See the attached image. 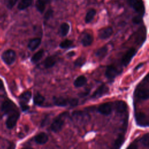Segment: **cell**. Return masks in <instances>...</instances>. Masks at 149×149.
<instances>
[{
  "label": "cell",
  "mask_w": 149,
  "mask_h": 149,
  "mask_svg": "<svg viewBox=\"0 0 149 149\" xmlns=\"http://www.w3.org/2000/svg\"><path fill=\"white\" fill-rule=\"evenodd\" d=\"M116 112L119 114H125L127 112V104L123 101H117L114 103Z\"/></svg>",
  "instance_id": "9a60e30c"
},
{
  "label": "cell",
  "mask_w": 149,
  "mask_h": 149,
  "mask_svg": "<svg viewBox=\"0 0 149 149\" xmlns=\"http://www.w3.org/2000/svg\"><path fill=\"white\" fill-rule=\"evenodd\" d=\"M134 119L136 123L140 127L148 126V117L144 112H139L134 113Z\"/></svg>",
  "instance_id": "8992f818"
},
{
  "label": "cell",
  "mask_w": 149,
  "mask_h": 149,
  "mask_svg": "<svg viewBox=\"0 0 149 149\" xmlns=\"http://www.w3.org/2000/svg\"><path fill=\"white\" fill-rule=\"evenodd\" d=\"M90 88L89 89H87L86 90H85L84 91H83L81 93H80L78 94V95L81 97V98H83V97H84L86 96H87V95L89 94L90 93Z\"/></svg>",
  "instance_id": "e575fe53"
},
{
  "label": "cell",
  "mask_w": 149,
  "mask_h": 149,
  "mask_svg": "<svg viewBox=\"0 0 149 149\" xmlns=\"http://www.w3.org/2000/svg\"><path fill=\"white\" fill-rule=\"evenodd\" d=\"M73 44V41L68 39H66L62 41L59 44V47L62 49H66L69 48Z\"/></svg>",
  "instance_id": "f1b7e54d"
},
{
  "label": "cell",
  "mask_w": 149,
  "mask_h": 149,
  "mask_svg": "<svg viewBox=\"0 0 149 149\" xmlns=\"http://www.w3.org/2000/svg\"><path fill=\"white\" fill-rule=\"evenodd\" d=\"M131 8L137 13V15L143 17L145 14V6L143 0H127Z\"/></svg>",
  "instance_id": "277c9868"
},
{
  "label": "cell",
  "mask_w": 149,
  "mask_h": 149,
  "mask_svg": "<svg viewBox=\"0 0 149 149\" xmlns=\"http://www.w3.org/2000/svg\"><path fill=\"white\" fill-rule=\"evenodd\" d=\"M96 14V10L94 9H90L85 16V22L86 23H90L94 19L95 15Z\"/></svg>",
  "instance_id": "d4e9b609"
},
{
  "label": "cell",
  "mask_w": 149,
  "mask_h": 149,
  "mask_svg": "<svg viewBox=\"0 0 149 149\" xmlns=\"http://www.w3.org/2000/svg\"><path fill=\"white\" fill-rule=\"evenodd\" d=\"M18 0H8L7 2V7L9 9H12Z\"/></svg>",
  "instance_id": "d6a6232c"
},
{
  "label": "cell",
  "mask_w": 149,
  "mask_h": 149,
  "mask_svg": "<svg viewBox=\"0 0 149 149\" xmlns=\"http://www.w3.org/2000/svg\"><path fill=\"white\" fill-rule=\"evenodd\" d=\"M44 51L43 49H40L38 51H37L36 53H35L31 58V62L33 63H37L44 56Z\"/></svg>",
  "instance_id": "603a6c76"
},
{
  "label": "cell",
  "mask_w": 149,
  "mask_h": 149,
  "mask_svg": "<svg viewBox=\"0 0 149 149\" xmlns=\"http://www.w3.org/2000/svg\"><path fill=\"white\" fill-rule=\"evenodd\" d=\"M53 12H53V10H52V9H48V10L45 12V15H44V19L46 20L49 19L52 17V15H53Z\"/></svg>",
  "instance_id": "1f68e13d"
},
{
  "label": "cell",
  "mask_w": 149,
  "mask_h": 149,
  "mask_svg": "<svg viewBox=\"0 0 149 149\" xmlns=\"http://www.w3.org/2000/svg\"><path fill=\"white\" fill-rule=\"evenodd\" d=\"M109 87L106 84H102L93 93L91 98L93 99L99 98L109 93Z\"/></svg>",
  "instance_id": "8fae6325"
},
{
  "label": "cell",
  "mask_w": 149,
  "mask_h": 149,
  "mask_svg": "<svg viewBox=\"0 0 149 149\" xmlns=\"http://www.w3.org/2000/svg\"><path fill=\"white\" fill-rule=\"evenodd\" d=\"M122 69H119L113 65H111L107 66L105 72V76L108 79L112 80L118 75L122 73Z\"/></svg>",
  "instance_id": "52a82bcc"
},
{
  "label": "cell",
  "mask_w": 149,
  "mask_h": 149,
  "mask_svg": "<svg viewBox=\"0 0 149 149\" xmlns=\"http://www.w3.org/2000/svg\"><path fill=\"white\" fill-rule=\"evenodd\" d=\"M31 98V93L27 91L22 94L19 97V104L23 111H27L29 109V106L27 103L29 102Z\"/></svg>",
  "instance_id": "5b68a950"
},
{
  "label": "cell",
  "mask_w": 149,
  "mask_h": 149,
  "mask_svg": "<svg viewBox=\"0 0 149 149\" xmlns=\"http://www.w3.org/2000/svg\"><path fill=\"white\" fill-rule=\"evenodd\" d=\"M3 82H2V81L0 79V89L3 87Z\"/></svg>",
  "instance_id": "f35d334b"
},
{
  "label": "cell",
  "mask_w": 149,
  "mask_h": 149,
  "mask_svg": "<svg viewBox=\"0 0 149 149\" xmlns=\"http://www.w3.org/2000/svg\"><path fill=\"white\" fill-rule=\"evenodd\" d=\"M53 102L56 106L61 107H65L67 106L76 107L78 105L79 100L77 98H67L63 97H54Z\"/></svg>",
  "instance_id": "3957f363"
},
{
  "label": "cell",
  "mask_w": 149,
  "mask_h": 149,
  "mask_svg": "<svg viewBox=\"0 0 149 149\" xmlns=\"http://www.w3.org/2000/svg\"><path fill=\"white\" fill-rule=\"evenodd\" d=\"M143 63H140V64H139L138 65V66L134 69V70H137L139 68H140L141 66H143Z\"/></svg>",
  "instance_id": "74e56055"
},
{
  "label": "cell",
  "mask_w": 149,
  "mask_h": 149,
  "mask_svg": "<svg viewBox=\"0 0 149 149\" xmlns=\"http://www.w3.org/2000/svg\"><path fill=\"white\" fill-rule=\"evenodd\" d=\"M113 34V29L111 27H107L100 29L98 31V37L101 40H105L110 37Z\"/></svg>",
  "instance_id": "5bb4252c"
},
{
  "label": "cell",
  "mask_w": 149,
  "mask_h": 149,
  "mask_svg": "<svg viewBox=\"0 0 149 149\" xmlns=\"http://www.w3.org/2000/svg\"><path fill=\"white\" fill-rule=\"evenodd\" d=\"M137 51L134 48H130L124 54L122 58V63L124 66H127L131 62L133 58L136 54Z\"/></svg>",
  "instance_id": "9c48e42d"
},
{
  "label": "cell",
  "mask_w": 149,
  "mask_h": 149,
  "mask_svg": "<svg viewBox=\"0 0 149 149\" xmlns=\"http://www.w3.org/2000/svg\"><path fill=\"white\" fill-rule=\"evenodd\" d=\"M87 82V79L84 75L79 76L74 81L73 84L76 87H81L86 85Z\"/></svg>",
  "instance_id": "d6986e66"
},
{
  "label": "cell",
  "mask_w": 149,
  "mask_h": 149,
  "mask_svg": "<svg viewBox=\"0 0 149 149\" xmlns=\"http://www.w3.org/2000/svg\"><path fill=\"white\" fill-rule=\"evenodd\" d=\"M1 109L2 112H3L5 114L8 115H9L11 113L17 111L15 104L9 100H5L4 102H3L1 107Z\"/></svg>",
  "instance_id": "7c38bea8"
},
{
  "label": "cell",
  "mask_w": 149,
  "mask_h": 149,
  "mask_svg": "<svg viewBox=\"0 0 149 149\" xmlns=\"http://www.w3.org/2000/svg\"><path fill=\"white\" fill-rule=\"evenodd\" d=\"M74 55H75V52H74V51H70V52H69V53H68V54H67V55H68V56H70V57H72V56H73Z\"/></svg>",
  "instance_id": "8d00e7d4"
},
{
  "label": "cell",
  "mask_w": 149,
  "mask_h": 149,
  "mask_svg": "<svg viewBox=\"0 0 149 149\" xmlns=\"http://www.w3.org/2000/svg\"><path fill=\"white\" fill-rule=\"evenodd\" d=\"M128 148H132V149H136L138 148L137 144H131L130 145H129L127 147Z\"/></svg>",
  "instance_id": "d590c367"
},
{
  "label": "cell",
  "mask_w": 149,
  "mask_h": 149,
  "mask_svg": "<svg viewBox=\"0 0 149 149\" xmlns=\"http://www.w3.org/2000/svg\"><path fill=\"white\" fill-rule=\"evenodd\" d=\"M32 3V0H21L17 5V8L19 10H24L29 7Z\"/></svg>",
  "instance_id": "484cf974"
},
{
  "label": "cell",
  "mask_w": 149,
  "mask_h": 149,
  "mask_svg": "<svg viewBox=\"0 0 149 149\" xmlns=\"http://www.w3.org/2000/svg\"><path fill=\"white\" fill-rule=\"evenodd\" d=\"M142 18H143L142 17H141L139 15H137V16L133 17L132 21L135 24H139L142 21Z\"/></svg>",
  "instance_id": "836d02e7"
},
{
  "label": "cell",
  "mask_w": 149,
  "mask_h": 149,
  "mask_svg": "<svg viewBox=\"0 0 149 149\" xmlns=\"http://www.w3.org/2000/svg\"><path fill=\"white\" fill-rule=\"evenodd\" d=\"M45 101V98L44 96L39 93H37L33 97V102L36 105L41 106Z\"/></svg>",
  "instance_id": "cb8c5ba5"
},
{
  "label": "cell",
  "mask_w": 149,
  "mask_h": 149,
  "mask_svg": "<svg viewBox=\"0 0 149 149\" xmlns=\"http://www.w3.org/2000/svg\"><path fill=\"white\" fill-rule=\"evenodd\" d=\"M16 55L15 52L12 49H8L2 54L3 61L7 65H12L16 60Z\"/></svg>",
  "instance_id": "ba28073f"
},
{
  "label": "cell",
  "mask_w": 149,
  "mask_h": 149,
  "mask_svg": "<svg viewBox=\"0 0 149 149\" xmlns=\"http://www.w3.org/2000/svg\"><path fill=\"white\" fill-rule=\"evenodd\" d=\"M69 29H70V26L69 24L67 23H62L61 26H60V34L62 36H66L69 31Z\"/></svg>",
  "instance_id": "4316f807"
},
{
  "label": "cell",
  "mask_w": 149,
  "mask_h": 149,
  "mask_svg": "<svg viewBox=\"0 0 149 149\" xmlns=\"http://www.w3.org/2000/svg\"><path fill=\"white\" fill-rule=\"evenodd\" d=\"M93 36L88 33H84L83 36L81 40V43L83 47H88L90 46L93 42Z\"/></svg>",
  "instance_id": "e0dca14e"
},
{
  "label": "cell",
  "mask_w": 149,
  "mask_h": 149,
  "mask_svg": "<svg viewBox=\"0 0 149 149\" xmlns=\"http://www.w3.org/2000/svg\"><path fill=\"white\" fill-rule=\"evenodd\" d=\"M125 142V136L122 134H119L116 139L114 143V148H119L122 146Z\"/></svg>",
  "instance_id": "83f0119b"
},
{
  "label": "cell",
  "mask_w": 149,
  "mask_h": 149,
  "mask_svg": "<svg viewBox=\"0 0 149 149\" xmlns=\"http://www.w3.org/2000/svg\"><path fill=\"white\" fill-rule=\"evenodd\" d=\"M112 104L111 102H105L101 104L97 109L98 113L103 115H109L112 111Z\"/></svg>",
  "instance_id": "4fadbf2b"
},
{
  "label": "cell",
  "mask_w": 149,
  "mask_h": 149,
  "mask_svg": "<svg viewBox=\"0 0 149 149\" xmlns=\"http://www.w3.org/2000/svg\"><path fill=\"white\" fill-rule=\"evenodd\" d=\"M140 143L142 144L143 146L144 147L148 148L149 146V135L148 133H146L144 134L140 139Z\"/></svg>",
  "instance_id": "f546056e"
},
{
  "label": "cell",
  "mask_w": 149,
  "mask_h": 149,
  "mask_svg": "<svg viewBox=\"0 0 149 149\" xmlns=\"http://www.w3.org/2000/svg\"><path fill=\"white\" fill-rule=\"evenodd\" d=\"M108 47L105 45L98 49L95 52V55L96 57H97L100 59H102L107 56V55L108 54Z\"/></svg>",
  "instance_id": "44dd1931"
},
{
  "label": "cell",
  "mask_w": 149,
  "mask_h": 149,
  "mask_svg": "<svg viewBox=\"0 0 149 149\" xmlns=\"http://www.w3.org/2000/svg\"><path fill=\"white\" fill-rule=\"evenodd\" d=\"M41 40L40 38H34L30 40L28 44V48L30 51H34L36 50L41 44Z\"/></svg>",
  "instance_id": "ac0fdd59"
},
{
  "label": "cell",
  "mask_w": 149,
  "mask_h": 149,
  "mask_svg": "<svg viewBox=\"0 0 149 149\" xmlns=\"http://www.w3.org/2000/svg\"><path fill=\"white\" fill-rule=\"evenodd\" d=\"M48 140V136L45 132H40L34 137V141L37 144H44Z\"/></svg>",
  "instance_id": "2e32d148"
},
{
  "label": "cell",
  "mask_w": 149,
  "mask_h": 149,
  "mask_svg": "<svg viewBox=\"0 0 149 149\" xmlns=\"http://www.w3.org/2000/svg\"><path fill=\"white\" fill-rule=\"evenodd\" d=\"M51 0H37L36 3V9L41 13H43L45 9L46 5H47Z\"/></svg>",
  "instance_id": "7402d4cb"
},
{
  "label": "cell",
  "mask_w": 149,
  "mask_h": 149,
  "mask_svg": "<svg viewBox=\"0 0 149 149\" xmlns=\"http://www.w3.org/2000/svg\"><path fill=\"white\" fill-rule=\"evenodd\" d=\"M69 113L68 112H63L59 114L52 121L51 124L50 129L51 131L54 133H58L60 132L63 127L65 120L66 117L68 116Z\"/></svg>",
  "instance_id": "7a4b0ae2"
},
{
  "label": "cell",
  "mask_w": 149,
  "mask_h": 149,
  "mask_svg": "<svg viewBox=\"0 0 149 149\" xmlns=\"http://www.w3.org/2000/svg\"><path fill=\"white\" fill-rule=\"evenodd\" d=\"M56 62V61L54 56H48L44 61L43 66L46 69L51 68L55 65Z\"/></svg>",
  "instance_id": "ffe728a7"
},
{
  "label": "cell",
  "mask_w": 149,
  "mask_h": 149,
  "mask_svg": "<svg viewBox=\"0 0 149 149\" xmlns=\"http://www.w3.org/2000/svg\"><path fill=\"white\" fill-rule=\"evenodd\" d=\"M85 62H86V58L84 56H81L76 59L75 62H74V65L75 66L81 67L83 65H84Z\"/></svg>",
  "instance_id": "4dcf8cb0"
},
{
  "label": "cell",
  "mask_w": 149,
  "mask_h": 149,
  "mask_svg": "<svg viewBox=\"0 0 149 149\" xmlns=\"http://www.w3.org/2000/svg\"><path fill=\"white\" fill-rule=\"evenodd\" d=\"M19 116L20 113L18 111H15L9 114V116L6 121V127L9 129L13 128L15 126L18 119L19 118Z\"/></svg>",
  "instance_id": "30bf717a"
},
{
  "label": "cell",
  "mask_w": 149,
  "mask_h": 149,
  "mask_svg": "<svg viewBox=\"0 0 149 149\" xmlns=\"http://www.w3.org/2000/svg\"><path fill=\"white\" fill-rule=\"evenodd\" d=\"M135 97L140 100H147L149 97V84L148 74L137 85L134 90Z\"/></svg>",
  "instance_id": "6da1fadb"
}]
</instances>
